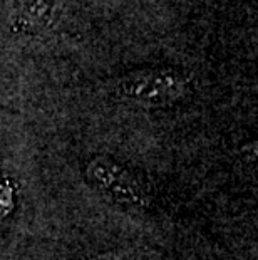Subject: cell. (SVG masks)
<instances>
[{
	"label": "cell",
	"mask_w": 258,
	"mask_h": 260,
	"mask_svg": "<svg viewBox=\"0 0 258 260\" xmlns=\"http://www.w3.org/2000/svg\"><path fill=\"white\" fill-rule=\"evenodd\" d=\"M190 91V79L181 71L159 68L133 71L119 77L114 92L141 108H166L179 103Z\"/></svg>",
	"instance_id": "obj_1"
},
{
	"label": "cell",
	"mask_w": 258,
	"mask_h": 260,
	"mask_svg": "<svg viewBox=\"0 0 258 260\" xmlns=\"http://www.w3.org/2000/svg\"><path fill=\"white\" fill-rule=\"evenodd\" d=\"M84 175L87 181L113 198L114 202L136 208H148L151 205V191L144 181L124 165L107 156H96L87 161Z\"/></svg>",
	"instance_id": "obj_2"
},
{
	"label": "cell",
	"mask_w": 258,
	"mask_h": 260,
	"mask_svg": "<svg viewBox=\"0 0 258 260\" xmlns=\"http://www.w3.org/2000/svg\"><path fill=\"white\" fill-rule=\"evenodd\" d=\"M81 260H155V258H151L148 253L138 250H106Z\"/></svg>",
	"instance_id": "obj_3"
}]
</instances>
